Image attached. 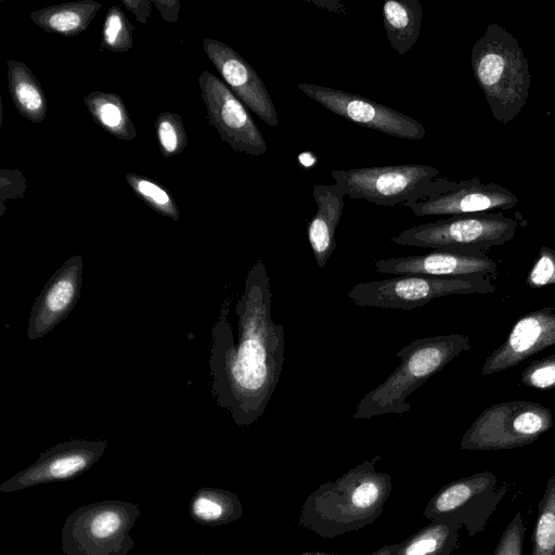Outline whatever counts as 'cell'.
Wrapping results in <instances>:
<instances>
[{
	"instance_id": "cell-1",
	"label": "cell",
	"mask_w": 555,
	"mask_h": 555,
	"mask_svg": "<svg viewBox=\"0 0 555 555\" xmlns=\"http://www.w3.org/2000/svg\"><path fill=\"white\" fill-rule=\"evenodd\" d=\"M238 338L223 307L212 327L209 359L212 393L237 425L246 426L264 413L284 363V326L272 319V293L266 264L259 258L245 279L235 306Z\"/></svg>"
},
{
	"instance_id": "cell-2",
	"label": "cell",
	"mask_w": 555,
	"mask_h": 555,
	"mask_svg": "<svg viewBox=\"0 0 555 555\" xmlns=\"http://www.w3.org/2000/svg\"><path fill=\"white\" fill-rule=\"evenodd\" d=\"M474 77L492 116L502 125L512 121L529 96V64L517 39L492 23L474 43L470 55Z\"/></svg>"
},
{
	"instance_id": "cell-3",
	"label": "cell",
	"mask_w": 555,
	"mask_h": 555,
	"mask_svg": "<svg viewBox=\"0 0 555 555\" xmlns=\"http://www.w3.org/2000/svg\"><path fill=\"white\" fill-rule=\"evenodd\" d=\"M469 349V338L462 334L438 335L411 341L397 351L399 365L382 384L363 396L352 417L371 418L409 412L411 405L406 403V398Z\"/></svg>"
},
{
	"instance_id": "cell-4",
	"label": "cell",
	"mask_w": 555,
	"mask_h": 555,
	"mask_svg": "<svg viewBox=\"0 0 555 555\" xmlns=\"http://www.w3.org/2000/svg\"><path fill=\"white\" fill-rule=\"evenodd\" d=\"M439 173L433 166L404 164L333 170L331 176L352 199L395 206L453 191L466 182L436 178Z\"/></svg>"
},
{
	"instance_id": "cell-5",
	"label": "cell",
	"mask_w": 555,
	"mask_h": 555,
	"mask_svg": "<svg viewBox=\"0 0 555 555\" xmlns=\"http://www.w3.org/2000/svg\"><path fill=\"white\" fill-rule=\"evenodd\" d=\"M140 515V506L126 501L83 505L62 527V551L65 555H127L134 546L130 531Z\"/></svg>"
},
{
	"instance_id": "cell-6",
	"label": "cell",
	"mask_w": 555,
	"mask_h": 555,
	"mask_svg": "<svg viewBox=\"0 0 555 555\" xmlns=\"http://www.w3.org/2000/svg\"><path fill=\"white\" fill-rule=\"evenodd\" d=\"M487 274L433 276L408 274L372 282H361L348 293L357 306L411 310L443 296L494 293Z\"/></svg>"
},
{
	"instance_id": "cell-7",
	"label": "cell",
	"mask_w": 555,
	"mask_h": 555,
	"mask_svg": "<svg viewBox=\"0 0 555 555\" xmlns=\"http://www.w3.org/2000/svg\"><path fill=\"white\" fill-rule=\"evenodd\" d=\"M516 228L515 220L503 214L476 212L409 228L392 237L391 242L434 250L485 253L511 241Z\"/></svg>"
},
{
	"instance_id": "cell-8",
	"label": "cell",
	"mask_w": 555,
	"mask_h": 555,
	"mask_svg": "<svg viewBox=\"0 0 555 555\" xmlns=\"http://www.w3.org/2000/svg\"><path fill=\"white\" fill-rule=\"evenodd\" d=\"M554 425L548 408L531 401L500 402L483 410L464 434L460 448L508 450L533 443Z\"/></svg>"
},
{
	"instance_id": "cell-9",
	"label": "cell",
	"mask_w": 555,
	"mask_h": 555,
	"mask_svg": "<svg viewBox=\"0 0 555 555\" xmlns=\"http://www.w3.org/2000/svg\"><path fill=\"white\" fill-rule=\"evenodd\" d=\"M307 96L343 118L400 139L421 140L424 126L416 119L363 95L312 83H298Z\"/></svg>"
},
{
	"instance_id": "cell-10",
	"label": "cell",
	"mask_w": 555,
	"mask_h": 555,
	"mask_svg": "<svg viewBox=\"0 0 555 555\" xmlns=\"http://www.w3.org/2000/svg\"><path fill=\"white\" fill-rule=\"evenodd\" d=\"M207 116L221 140L233 150L253 156L267 152V142L243 102L217 76L204 70L198 77Z\"/></svg>"
},
{
	"instance_id": "cell-11",
	"label": "cell",
	"mask_w": 555,
	"mask_h": 555,
	"mask_svg": "<svg viewBox=\"0 0 555 555\" xmlns=\"http://www.w3.org/2000/svg\"><path fill=\"white\" fill-rule=\"evenodd\" d=\"M507 491L498 487L491 472H481L456 480L443 488L431 504V512L449 524H464L469 535L482 531Z\"/></svg>"
},
{
	"instance_id": "cell-12",
	"label": "cell",
	"mask_w": 555,
	"mask_h": 555,
	"mask_svg": "<svg viewBox=\"0 0 555 555\" xmlns=\"http://www.w3.org/2000/svg\"><path fill=\"white\" fill-rule=\"evenodd\" d=\"M106 441L74 439L59 443L0 485L11 493L34 486L73 479L91 468L104 454Z\"/></svg>"
},
{
	"instance_id": "cell-13",
	"label": "cell",
	"mask_w": 555,
	"mask_h": 555,
	"mask_svg": "<svg viewBox=\"0 0 555 555\" xmlns=\"http://www.w3.org/2000/svg\"><path fill=\"white\" fill-rule=\"evenodd\" d=\"M204 51L230 90L269 126L279 124L274 102L257 72L230 46L211 38L203 41Z\"/></svg>"
},
{
	"instance_id": "cell-14",
	"label": "cell",
	"mask_w": 555,
	"mask_h": 555,
	"mask_svg": "<svg viewBox=\"0 0 555 555\" xmlns=\"http://www.w3.org/2000/svg\"><path fill=\"white\" fill-rule=\"evenodd\" d=\"M518 203L517 196L502 185L481 183L478 177L466 180L465 184L446 193L431 194L402 206L410 208L416 217L460 216L489 212L496 209H512Z\"/></svg>"
},
{
	"instance_id": "cell-15",
	"label": "cell",
	"mask_w": 555,
	"mask_h": 555,
	"mask_svg": "<svg viewBox=\"0 0 555 555\" xmlns=\"http://www.w3.org/2000/svg\"><path fill=\"white\" fill-rule=\"evenodd\" d=\"M82 268V258L75 255L49 279L30 310L26 332L29 340L46 336L73 310L80 297Z\"/></svg>"
},
{
	"instance_id": "cell-16",
	"label": "cell",
	"mask_w": 555,
	"mask_h": 555,
	"mask_svg": "<svg viewBox=\"0 0 555 555\" xmlns=\"http://www.w3.org/2000/svg\"><path fill=\"white\" fill-rule=\"evenodd\" d=\"M555 345V310L541 308L522 315L507 337L486 359L483 375H491L514 367L528 358Z\"/></svg>"
},
{
	"instance_id": "cell-17",
	"label": "cell",
	"mask_w": 555,
	"mask_h": 555,
	"mask_svg": "<svg viewBox=\"0 0 555 555\" xmlns=\"http://www.w3.org/2000/svg\"><path fill=\"white\" fill-rule=\"evenodd\" d=\"M375 269L387 274H421L457 276L466 274H495L498 266L486 253L433 250L423 255L392 257L376 260Z\"/></svg>"
},
{
	"instance_id": "cell-18",
	"label": "cell",
	"mask_w": 555,
	"mask_h": 555,
	"mask_svg": "<svg viewBox=\"0 0 555 555\" xmlns=\"http://www.w3.org/2000/svg\"><path fill=\"white\" fill-rule=\"evenodd\" d=\"M345 192L337 184H314L317 212L307 225V234L319 268L325 267L336 247V229L343 216Z\"/></svg>"
},
{
	"instance_id": "cell-19",
	"label": "cell",
	"mask_w": 555,
	"mask_h": 555,
	"mask_svg": "<svg viewBox=\"0 0 555 555\" xmlns=\"http://www.w3.org/2000/svg\"><path fill=\"white\" fill-rule=\"evenodd\" d=\"M423 9L418 0H388L383 5V25L393 50L406 54L421 34Z\"/></svg>"
},
{
	"instance_id": "cell-20",
	"label": "cell",
	"mask_w": 555,
	"mask_h": 555,
	"mask_svg": "<svg viewBox=\"0 0 555 555\" xmlns=\"http://www.w3.org/2000/svg\"><path fill=\"white\" fill-rule=\"evenodd\" d=\"M101 8L92 0L66 2L34 11L30 18L48 33L73 37L88 28Z\"/></svg>"
},
{
	"instance_id": "cell-21",
	"label": "cell",
	"mask_w": 555,
	"mask_h": 555,
	"mask_svg": "<svg viewBox=\"0 0 555 555\" xmlns=\"http://www.w3.org/2000/svg\"><path fill=\"white\" fill-rule=\"evenodd\" d=\"M7 64L9 91L16 109L31 122H42L48 105L44 91L38 79L20 61L10 59Z\"/></svg>"
},
{
	"instance_id": "cell-22",
	"label": "cell",
	"mask_w": 555,
	"mask_h": 555,
	"mask_svg": "<svg viewBox=\"0 0 555 555\" xmlns=\"http://www.w3.org/2000/svg\"><path fill=\"white\" fill-rule=\"evenodd\" d=\"M85 104L93 120L109 134L121 140H132L137 130L119 95L94 91L85 96Z\"/></svg>"
},
{
	"instance_id": "cell-23",
	"label": "cell",
	"mask_w": 555,
	"mask_h": 555,
	"mask_svg": "<svg viewBox=\"0 0 555 555\" xmlns=\"http://www.w3.org/2000/svg\"><path fill=\"white\" fill-rule=\"evenodd\" d=\"M189 512L198 524L216 526L233 520L238 514L235 496L214 488H201L191 499Z\"/></svg>"
},
{
	"instance_id": "cell-24",
	"label": "cell",
	"mask_w": 555,
	"mask_h": 555,
	"mask_svg": "<svg viewBox=\"0 0 555 555\" xmlns=\"http://www.w3.org/2000/svg\"><path fill=\"white\" fill-rule=\"evenodd\" d=\"M531 555H555V473L550 477L531 537Z\"/></svg>"
},
{
	"instance_id": "cell-25",
	"label": "cell",
	"mask_w": 555,
	"mask_h": 555,
	"mask_svg": "<svg viewBox=\"0 0 555 555\" xmlns=\"http://www.w3.org/2000/svg\"><path fill=\"white\" fill-rule=\"evenodd\" d=\"M126 180L135 195L154 211L175 221L180 219L175 197L157 181L135 173H127Z\"/></svg>"
},
{
	"instance_id": "cell-26",
	"label": "cell",
	"mask_w": 555,
	"mask_h": 555,
	"mask_svg": "<svg viewBox=\"0 0 555 555\" xmlns=\"http://www.w3.org/2000/svg\"><path fill=\"white\" fill-rule=\"evenodd\" d=\"M132 44V25L120 9L111 7L103 24L100 49L127 52Z\"/></svg>"
},
{
	"instance_id": "cell-27",
	"label": "cell",
	"mask_w": 555,
	"mask_h": 555,
	"mask_svg": "<svg viewBox=\"0 0 555 555\" xmlns=\"http://www.w3.org/2000/svg\"><path fill=\"white\" fill-rule=\"evenodd\" d=\"M155 129L163 156H175L185 149L188 137L179 114L160 113L156 118Z\"/></svg>"
},
{
	"instance_id": "cell-28",
	"label": "cell",
	"mask_w": 555,
	"mask_h": 555,
	"mask_svg": "<svg viewBox=\"0 0 555 555\" xmlns=\"http://www.w3.org/2000/svg\"><path fill=\"white\" fill-rule=\"evenodd\" d=\"M520 384L539 390L555 388V353L531 362L522 371Z\"/></svg>"
},
{
	"instance_id": "cell-29",
	"label": "cell",
	"mask_w": 555,
	"mask_h": 555,
	"mask_svg": "<svg viewBox=\"0 0 555 555\" xmlns=\"http://www.w3.org/2000/svg\"><path fill=\"white\" fill-rule=\"evenodd\" d=\"M526 284L532 289L555 284L554 249L547 246L540 248L538 257L528 272Z\"/></svg>"
},
{
	"instance_id": "cell-30",
	"label": "cell",
	"mask_w": 555,
	"mask_h": 555,
	"mask_svg": "<svg viewBox=\"0 0 555 555\" xmlns=\"http://www.w3.org/2000/svg\"><path fill=\"white\" fill-rule=\"evenodd\" d=\"M525 530L522 515L518 512L504 529L493 555H522Z\"/></svg>"
},
{
	"instance_id": "cell-31",
	"label": "cell",
	"mask_w": 555,
	"mask_h": 555,
	"mask_svg": "<svg viewBox=\"0 0 555 555\" xmlns=\"http://www.w3.org/2000/svg\"><path fill=\"white\" fill-rule=\"evenodd\" d=\"M1 197L8 195L10 198L22 196L26 189V181L22 172L18 170H4L1 171Z\"/></svg>"
},
{
	"instance_id": "cell-32",
	"label": "cell",
	"mask_w": 555,
	"mask_h": 555,
	"mask_svg": "<svg viewBox=\"0 0 555 555\" xmlns=\"http://www.w3.org/2000/svg\"><path fill=\"white\" fill-rule=\"evenodd\" d=\"M378 488L374 482H363L352 492L351 500L354 506L367 508L373 505L378 498Z\"/></svg>"
},
{
	"instance_id": "cell-33",
	"label": "cell",
	"mask_w": 555,
	"mask_h": 555,
	"mask_svg": "<svg viewBox=\"0 0 555 555\" xmlns=\"http://www.w3.org/2000/svg\"><path fill=\"white\" fill-rule=\"evenodd\" d=\"M128 10H130L135 18L143 25L147 22L151 14L152 1L146 0H124L121 2Z\"/></svg>"
},
{
	"instance_id": "cell-34",
	"label": "cell",
	"mask_w": 555,
	"mask_h": 555,
	"mask_svg": "<svg viewBox=\"0 0 555 555\" xmlns=\"http://www.w3.org/2000/svg\"><path fill=\"white\" fill-rule=\"evenodd\" d=\"M155 4L163 18L168 22H176L178 20V14L180 12V4L177 1H152Z\"/></svg>"
}]
</instances>
